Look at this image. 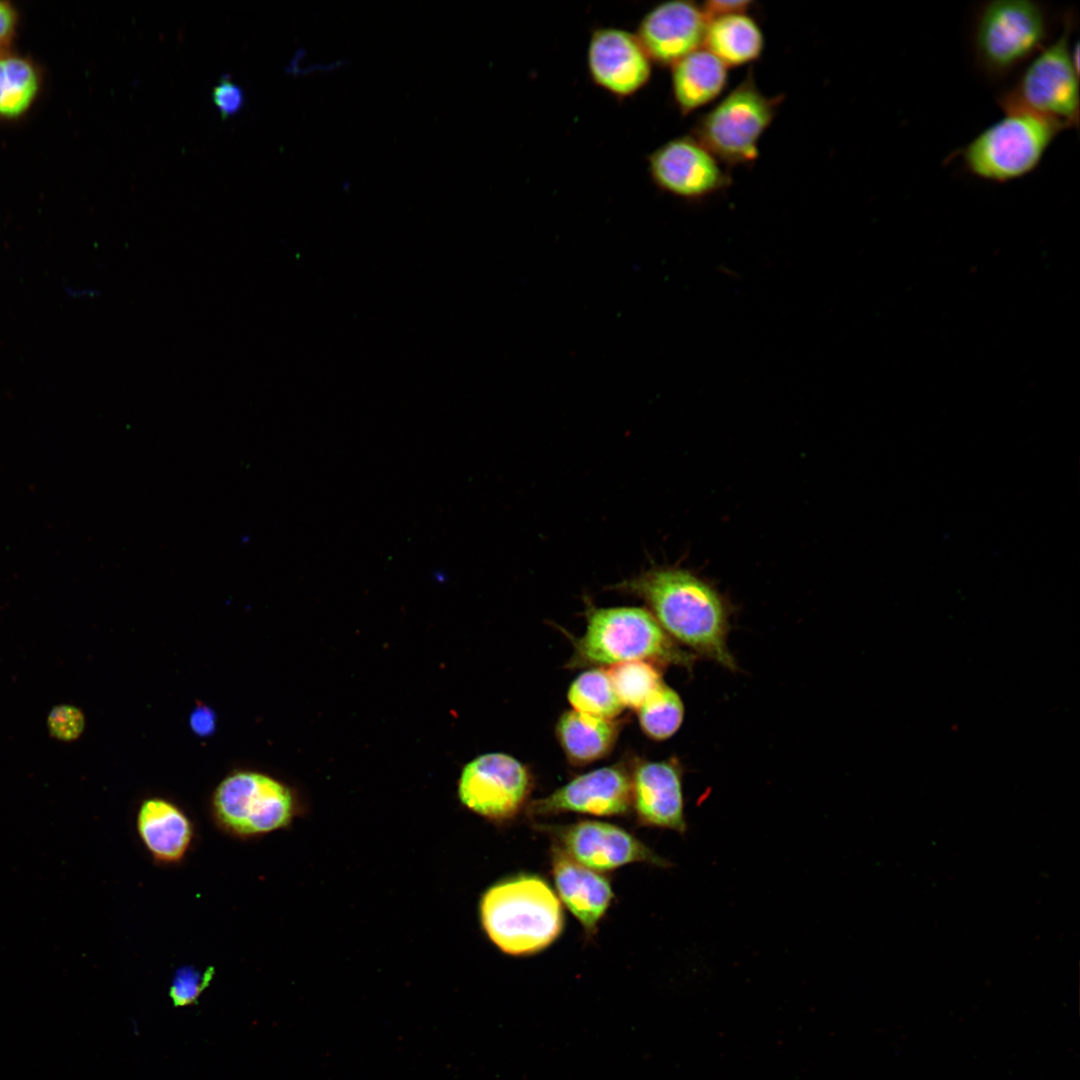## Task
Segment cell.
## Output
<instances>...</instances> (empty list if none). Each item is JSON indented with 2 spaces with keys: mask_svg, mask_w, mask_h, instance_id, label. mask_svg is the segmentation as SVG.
<instances>
[{
  "mask_svg": "<svg viewBox=\"0 0 1080 1080\" xmlns=\"http://www.w3.org/2000/svg\"><path fill=\"white\" fill-rule=\"evenodd\" d=\"M606 672L622 706L635 710L664 684L661 671L646 660L616 663Z\"/></svg>",
  "mask_w": 1080,
  "mask_h": 1080,
  "instance_id": "cell-23",
  "label": "cell"
},
{
  "mask_svg": "<svg viewBox=\"0 0 1080 1080\" xmlns=\"http://www.w3.org/2000/svg\"><path fill=\"white\" fill-rule=\"evenodd\" d=\"M85 727L83 713L71 705L55 707L48 717L50 734L60 740L70 741L78 738Z\"/></svg>",
  "mask_w": 1080,
  "mask_h": 1080,
  "instance_id": "cell-26",
  "label": "cell"
},
{
  "mask_svg": "<svg viewBox=\"0 0 1080 1080\" xmlns=\"http://www.w3.org/2000/svg\"><path fill=\"white\" fill-rule=\"evenodd\" d=\"M568 700L575 711L609 720L623 709L607 672L602 669L580 674L569 687Z\"/></svg>",
  "mask_w": 1080,
  "mask_h": 1080,
  "instance_id": "cell-22",
  "label": "cell"
},
{
  "mask_svg": "<svg viewBox=\"0 0 1080 1080\" xmlns=\"http://www.w3.org/2000/svg\"><path fill=\"white\" fill-rule=\"evenodd\" d=\"M482 926L504 953L529 955L549 946L563 928V911L541 878L517 876L490 887L480 902Z\"/></svg>",
  "mask_w": 1080,
  "mask_h": 1080,
  "instance_id": "cell-3",
  "label": "cell"
},
{
  "mask_svg": "<svg viewBox=\"0 0 1080 1080\" xmlns=\"http://www.w3.org/2000/svg\"><path fill=\"white\" fill-rule=\"evenodd\" d=\"M615 721L575 710L563 713L557 723L559 743L570 762L585 765L610 753L618 737Z\"/></svg>",
  "mask_w": 1080,
  "mask_h": 1080,
  "instance_id": "cell-20",
  "label": "cell"
},
{
  "mask_svg": "<svg viewBox=\"0 0 1080 1080\" xmlns=\"http://www.w3.org/2000/svg\"><path fill=\"white\" fill-rule=\"evenodd\" d=\"M783 100V94H764L750 67L734 89L699 117L692 136L727 169L751 166L759 157L760 139L773 123Z\"/></svg>",
  "mask_w": 1080,
  "mask_h": 1080,
  "instance_id": "cell-7",
  "label": "cell"
},
{
  "mask_svg": "<svg viewBox=\"0 0 1080 1080\" xmlns=\"http://www.w3.org/2000/svg\"><path fill=\"white\" fill-rule=\"evenodd\" d=\"M653 62L635 33L615 27L593 30L587 47L588 73L595 85L617 98L647 85Z\"/></svg>",
  "mask_w": 1080,
  "mask_h": 1080,
  "instance_id": "cell-11",
  "label": "cell"
},
{
  "mask_svg": "<svg viewBox=\"0 0 1080 1080\" xmlns=\"http://www.w3.org/2000/svg\"><path fill=\"white\" fill-rule=\"evenodd\" d=\"M614 588L644 600L660 626L676 642L726 669L737 670L727 646L729 608L710 584L687 570L658 567L626 579Z\"/></svg>",
  "mask_w": 1080,
  "mask_h": 1080,
  "instance_id": "cell-1",
  "label": "cell"
},
{
  "mask_svg": "<svg viewBox=\"0 0 1080 1080\" xmlns=\"http://www.w3.org/2000/svg\"><path fill=\"white\" fill-rule=\"evenodd\" d=\"M40 74L26 57L0 50V118L16 119L32 106L40 90Z\"/></svg>",
  "mask_w": 1080,
  "mask_h": 1080,
  "instance_id": "cell-21",
  "label": "cell"
},
{
  "mask_svg": "<svg viewBox=\"0 0 1080 1080\" xmlns=\"http://www.w3.org/2000/svg\"><path fill=\"white\" fill-rule=\"evenodd\" d=\"M753 5L754 2L750 0H709L700 6L709 21L717 17L748 13Z\"/></svg>",
  "mask_w": 1080,
  "mask_h": 1080,
  "instance_id": "cell-28",
  "label": "cell"
},
{
  "mask_svg": "<svg viewBox=\"0 0 1080 1080\" xmlns=\"http://www.w3.org/2000/svg\"><path fill=\"white\" fill-rule=\"evenodd\" d=\"M136 829L146 850L162 864L180 862L194 837L193 824L185 812L173 802L159 797L141 803Z\"/></svg>",
  "mask_w": 1080,
  "mask_h": 1080,
  "instance_id": "cell-17",
  "label": "cell"
},
{
  "mask_svg": "<svg viewBox=\"0 0 1080 1080\" xmlns=\"http://www.w3.org/2000/svg\"><path fill=\"white\" fill-rule=\"evenodd\" d=\"M211 809L224 831L249 838L288 826L295 803L289 788L277 779L256 771H238L218 784Z\"/></svg>",
  "mask_w": 1080,
  "mask_h": 1080,
  "instance_id": "cell-8",
  "label": "cell"
},
{
  "mask_svg": "<svg viewBox=\"0 0 1080 1080\" xmlns=\"http://www.w3.org/2000/svg\"><path fill=\"white\" fill-rule=\"evenodd\" d=\"M212 98L218 111L229 116L237 113L244 104L242 89L230 79H222L213 89Z\"/></svg>",
  "mask_w": 1080,
  "mask_h": 1080,
  "instance_id": "cell-27",
  "label": "cell"
},
{
  "mask_svg": "<svg viewBox=\"0 0 1080 1080\" xmlns=\"http://www.w3.org/2000/svg\"><path fill=\"white\" fill-rule=\"evenodd\" d=\"M527 768L504 753H487L470 761L462 770L458 795L465 807L494 821L514 817L531 791Z\"/></svg>",
  "mask_w": 1080,
  "mask_h": 1080,
  "instance_id": "cell-9",
  "label": "cell"
},
{
  "mask_svg": "<svg viewBox=\"0 0 1080 1080\" xmlns=\"http://www.w3.org/2000/svg\"><path fill=\"white\" fill-rule=\"evenodd\" d=\"M708 22L695 2L671 0L651 8L635 34L653 63L671 67L703 47Z\"/></svg>",
  "mask_w": 1080,
  "mask_h": 1080,
  "instance_id": "cell-13",
  "label": "cell"
},
{
  "mask_svg": "<svg viewBox=\"0 0 1080 1080\" xmlns=\"http://www.w3.org/2000/svg\"><path fill=\"white\" fill-rule=\"evenodd\" d=\"M1077 21L1072 9L1061 17V32L995 96L1004 112L1024 110L1052 118L1067 129L1079 126L1078 49L1071 37Z\"/></svg>",
  "mask_w": 1080,
  "mask_h": 1080,
  "instance_id": "cell-5",
  "label": "cell"
},
{
  "mask_svg": "<svg viewBox=\"0 0 1080 1080\" xmlns=\"http://www.w3.org/2000/svg\"><path fill=\"white\" fill-rule=\"evenodd\" d=\"M17 18L15 8L7 1H0V50L6 49L14 37Z\"/></svg>",
  "mask_w": 1080,
  "mask_h": 1080,
  "instance_id": "cell-29",
  "label": "cell"
},
{
  "mask_svg": "<svg viewBox=\"0 0 1080 1080\" xmlns=\"http://www.w3.org/2000/svg\"><path fill=\"white\" fill-rule=\"evenodd\" d=\"M683 768L676 759L642 761L631 774L632 804L646 826L687 830L684 813Z\"/></svg>",
  "mask_w": 1080,
  "mask_h": 1080,
  "instance_id": "cell-15",
  "label": "cell"
},
{
  "mask_svg": "<svg viewBox=\"0 0 1080 1080\" xmlns=\"http://www.w3.org/2000/svg\"><path fill=\"white\" fill-rule=\"evenodd\" d=\"M191 726L200 735H207L214 729L215 716L206 707H198L191 715Z\"/></svg>",
  "mask_w": 1080,
  "mask_h": 1080,
  "instance_id": "cell-30",
  "label": "cell"
},
{
  "mask_svg": "<svg viewBox=\"0 0 1080 1080\" xmlns=\"http://www.w3.org/2000/svg\"><path fill=\"white\" fill-rule=\"evenodd\" d=\"M670 68L672 97L684 116L713 102L728 83V67L703 47Z\"/></svg>",
  "mask_w": 1080,
  "mask_h": 1080,
  "instance_id": "cell-18",
  "label": "cell"
},
{
  "mask_svg": "<svg viewBox=\"0 0 1080 1080\" xmlns=\"http://www.w3.org/2000/svg\"><path fill=\"white\" fill-rule=\"evenodd\" d=\"M632 805L631 775L612 765L580 775L528 806L532 816L578 812L596 816L626 814Z\"/></svg>",
  "mask_w": 1080,
  "mask_h": 1080,
  "instance_id": "cell-12",
  "label": "cell"
},
{
  "mask_svg": "<svg viewBox=\"0 0 1080 1080\" xmlns=\"http://www.w3.org/2000/svg\"><path fill=\"white\" fill-rule=\"evenodd\" d=\"M643 732L654 740H665L680 728L684 706L679 694L663 684L637 710Z\"/></svg>",
  "mask_w": 1080,
  "mask_h": 1080,
  "instance_id": "cell-24",
  "label": "cell"
},
{
  "mask_svg": "<svg viewBox=\"0 0 1080 1080\" xmlns=\"http://www.w3.org/2000/svg\"><path fill=\"white\" fill-rule=\"evenodd\" d=\"M213 968L200 970L185 966L176 970L172 979L169 995L176 1006H186L195 1002L210 983Z\"/></svg>",
  "mask_w": 1080,
  "mask_h": 1080,
  "instance_id": "cell-25",
  "label": "cell"
},
{
  "mask_svg": "<svg viewBox=\"0 0 1080 1080\" xmlns=\"http://www.w3.org/2000/svg\"><path fill=\"white\" fill-rule=\"evenodd\" d=\"M563 851L594 871H608L633 862L659 867L670 863L655 854L633 835L615 825L581 821L557 832Z\"/></svg>",
  "mask_w": 1080,
  "mask_h": 1080,
  "instance_id": "cell-14",
  "label": "cell"
},
{
  "mask_svg": "<svg viewBox=\"0 0 1080 1080\" xmlns=\"http://www.w3.org/2000/svg\"><path fill=\"white\" fill-rule=\"evenodd\" d=\"M552 873L562 902L585 931L593 933L613 898L610 883L557 847L553 849Z\"/></svg>",
  "mask_w": 1080,
  "mask_h": 1080,
  "instance_id": "cell-16",
  "label": "cell"
},
{
  "mask_svg": "<svg viewBox=\"0 0 1080 1080\" xmlns=\"http://www.w3.org/2000/svg\"><path fill=\"white\" fill-rule=\"evenodd\" d=\"M648 171L662 191L688 201L708 198L727 189L728 169L694 136L673 138L648 156Z\"/></svg>",
  "mask_w": 1080,
  "mask_h": 1080,
  "instance_id": "cell-10",
  "label": "cell"
},
{
  "mask_svg": "<svg viewBox=\"0 0 1080 1080\" xmlns=\"http://www.w3.org/2000/svg\"><path fill=\"white\" fill-rule=\"evenodd\" d=\"M703 48L728 68L739 67L761 58L765 37L759 23L749 14L727 15L709 20Z\"/></svg>",
  "mask_w": 1080,
  "mask_h": 1080,
  "instance_id": "cell-19",
  "label": "cell"
},
{
  "mask_svg": "<svg viewBox=\"0 0 1080 1080\" xmlns=\"http://www.w3.org/2000/svg\"><path fill=\"white\" fill-rule=\"evenodd\" d=\"M1056 16L1048 5L1035 0L978 3L968 35L977 73L990 84L1014 77L1053 40L1056 24L1061 21Z\"/></svg>",
  "mask_w": 1080,
  "mask_h": 1080,
  "instance_id": "cell-2",
  "label": "cell"
},
{
  "mask_svg": "<svg viewBox=\"0 0 1080 1080\" xmlns=\"http://www.w3.org/2000/svg\"><path fill=\"white\" fill-rule=\"evenodd\" d=\"M586 616V630L574 642L569 667L646 660L691 669L697 658L695 653L680 648L649 610L593 607Z\"/></svg>",
  "mask_w": 1080,
  "mask_h": 1080,
  "instance_id": "cell-4",
  "label": "cell"
},
{
  "mask_svg": "<svg viewBox=\"0 0 1080 1080\" xmlns=\"http://www.w3.org/2000/svg\"><path fill=\"white\" fill-rule=\"evenodd\" d=\"M1066 129L1062 123L1030 111L1004 112L1003 118L952 152L949 159H959L968 174L981 180L1013 181L1033 172Z\"/></svg>",
  "mask_w": 1080,
  "mask_h": 1080,
  "instance_id": "cell-6",
  "label": "cell"
}]
</instances>
